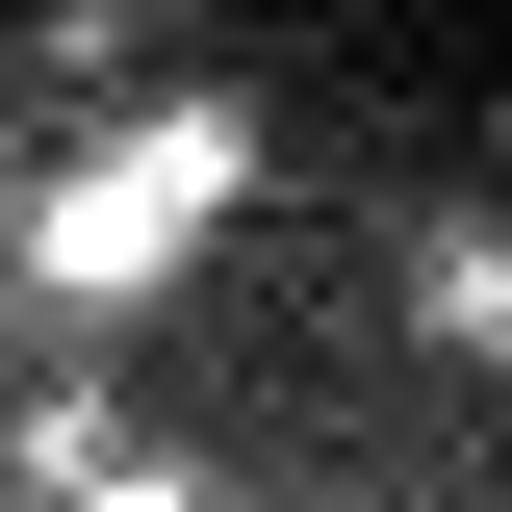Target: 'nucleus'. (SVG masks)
Masks as SVG:
<instances>
[{"label": "nucleus", "instance_id": "nucleus-3", "mask_svg": "<svg viewBox=\"0 0 512 512\" xmlns=\"http://www.w3.org/2000/svg\"><path fill=\"white\" fill-rule=\"evenodd\" d=\"M52 512H205V461H154V436H77V461H52Z\"/></svg>", "mask_w": 512, "mask_h": 512}, {"label": "nucleus", "instance_id": "nucleus-1", "mask_svg": "<svg viewBox=\"0 0 512 512\" xmlns=\"http://www.w3.org/2000/svg\"><path fill=\"white\" fill-rule=\"evenodd\" d=\"M231 205H256V103H231V77H180V103L77 128V154L0 205V231H26V308H52V333H128L205 231H231Z\"/></svg>", "mask_w": 512, "mask_h": 512}, {"label": "nucleus", "instance_id": "nucleus-2", "mask_svg": "<svg viewBox=\"0 0 512 512\" xmlns=\"http://www.w3.org/2000/svg\"><path fill=\"white\" fill-rule=\"evenodd\" d=\"M410 333H436V359H512V231H436V256H410Z\"/></svg>", "mask_w": 512, "mask_h": 512}]
</instances>
